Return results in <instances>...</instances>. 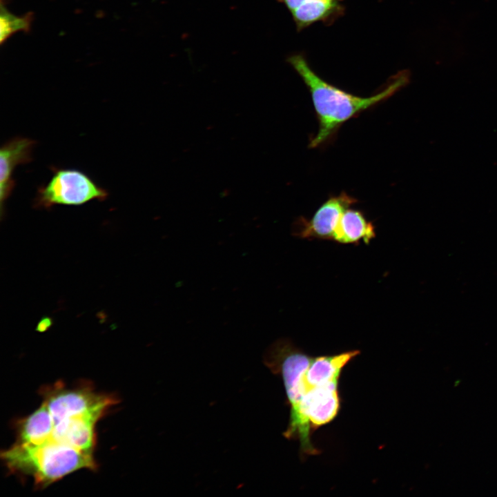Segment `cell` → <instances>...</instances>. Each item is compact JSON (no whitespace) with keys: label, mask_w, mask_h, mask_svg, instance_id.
<instances>
[{"label":"cell","mask_w":497,"mask_h":497,"mask_svg":"<svg viewBox=\"0 0 497 497\" xmlns=\"http://www.w3.org/2000/svg\"><path fill=\"white\" fill-rule=\"evenodd\" d=\"M292 15L298 31L313 23L331 25L344 12L343 0H277Z\"/></svg>","instance_id":"7"},{"label":"cell","mask_w":497,"mask_h":497,"mask_svg":"<svg viewBox=\"0 0 497 497\" xmlns=\"http://www.w3.org/2000/svg\"><path fill=\"white\" fill-rule=\"evenodd\" d=\"M287 61L309 89L318 119L319 128L309 143L310 148L318 147L327 141L343 123L391 97L405 87L410 80L409 70L399 71L379 92L362 97L323 80L312 70L302 54L292 55Z\"/></svg>","instance_id":"1"},{"label":"cell","mask_w":497,"mask_h":497,"mask_svg":"<svg viewBox=\"0 0 497 497\" xmlns=\"http://www.w3.org/2000/svg\"><path fill=\"white\" fill-rule=\"evenodd\" d=\"M52 430V415L47 405L43 402L38 409L20 424L17 442L42 444L50 439Z\"/></svg>","instance_id":"10"},{"label":"cell","mask_w":497,"mask_h":497,"mask_svg":"<svg viewBox=\"0 0 497 497\" xmlns=\"http://www.w3.org/2000/svg\"><path fill=\"white\" fill-rule=\"evenodd\" d=\"M36 142L33 139L17 137L5 143L0 149V206L3 216V205L12 193L15 182L13 172L18 165L32 161V151Z\"/></svg>","instance_id":"8"},{"label":"cell","mask_w":497,"mask_h":497,"mask_svg":"<svg viewBox=\"0 0 497 497\" xmlns=\"http://www.w3.org/2000/svg\"><path fill=\"white\" fill-rule=\"evenodd\" d=\"M356 202L346 193L330 197L310 220L298 219L294 226L293 235L301 238L333 240L342 213Z\"/></svg>","instance_id":"5"},{"label":"cell","mask_w":497,"mask_h":497,"mask_svg":"<svg viewBox=\"0 0 497 497\" xmlns=\"http://www.w3.org/2000/svg\"><path fill=\"white\" fill-rule=\"evenodd\" d=\"M100 418L96 415H88L53 420V430L48 441L92 454L95 442V425Z\"/></svg>","instance_id":"6"},{"label":"cell","mask_w":497,"mask_h":497,"mask_svg":"<svg viewBox=\"0 0 497 497\" xmlns=\"http://www.w3.org/2000/svg\"><path fill=\"white\" fill-rule=\"evenodd\" d=\"M31 23V17H19L10 12L1 3L0 14V41L3 44L10 36L18 31H28Z\"/></svg>","instance_id":"11"},{"label":"cell","mask_w":497,"mask_h":497,"mask_svg":"<svg viewBox=\"0 0 497 497\" xmlns=\"http://www.w3.org/2000/svg\"><path fill=\"white\" fill-rule=\"evenodd\" d=\"M375 237L374 226L363 213L358 210L347 208L340 217L333 240L342 244H355L360 241L369 244Z\"/></svg>","instance_id":"9"},{"label":"cell","mask_w":497,"mask_h":497,"mask_svg":"<svg viewBox=\"0 0 497 497\" xmlns=\"http://www.w3.org/2000/svg\"><path fill=\"white\" fill-rule=\"evenodd\" d=\"M52 324V320L49 318H44L39 322L37 330L39 332L46 331Z\"/></svg>","instance_id":"12"},{"label":"cell","mask_w":497,"mask_h":497,"mask_svg":"<svg viewBox=\"0 0 497 497\" xmlns=\"http://www.w3.org/2000/svg\"><path fill=\"white\" fill-rule=\"evenodd\" d=\"M108 195L106 189L85 173L75 169L54 168L48 184L38 188L34 205L41 208L58 204L81 205L94 199L103 201Z\"/></svg>","instance_id":"3"},{"label":"cell","mask_w":497,"mask_h":497,"mask_svg":"<svg viewBox=\"0 0 497 497\" xmlns=\"http://www.w3.org/2000/svg\"><path fill=\"white\" fill-rule=\"evenodd\" d=\"M1 458L10 469L32 476L41 486L96 466L92 454L52 441L39 445L17 442L3 452Z\"/></svg>","instance_id":"2"},{"label":"cell","mask_w":497,"mask_h":497,"mask_svg":"<svg viewBox=\"0 0 497 497\" xmlns=\"http://www.w3.org/2000/svg\"><path fill=\"white\" fill-rule=\"evenodd\" d=\"M44 403L54 421L79 416H101L115 400L106 395L97 393L88 388L66 389L58 386L45 392Z\"/></svg>","instance_id":"4"}]
</instances>
